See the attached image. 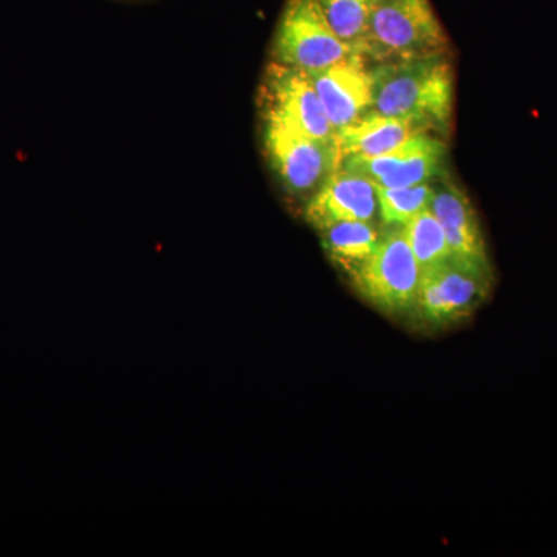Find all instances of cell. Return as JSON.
Instances as JSON below:
<instances>
[{
    "instance_id": "cell-5",
    "label": "cell",
    "mask_w": 557,
    "mask_h": 557,
    "mask_svg": "<svg viewBox=\"0 0 557 557\" xmlns=\"http://www.w3.org/2000/svg\"><path fill=\"white\" fill-rule=\"evenodd\" d=\"M357 51L330 27L314 0H287L273 36L274 62L306 73L327 69Z\"/></svg>"
},
{
    "instance_id": "cell-16",
    "label": "cell",
    "mask_w": 557,
    "mask_h": 557,
    "mask_svg": "<svg viewBox=\"0 0 557 557\" xmlns=\"http://www.w3.org/2000/svg\"><path fill=\"white\" fill-rule=\"evenodd\" d=\"M379 218L386 228H401L418 212L429 208L432 199V183L409 188H383L376 185Z\"/></svg>"
},
{
    "instance_id": "cell-8",
    "label": "cell",
    "mask_w": 557,
    "mask_h": 557,
    "mask_svg": "<svg viewBox=\"0 0 557 557\" xmlns=\"http://www.w3.org/2000/svg\"><path fill=\"white\" fill-rule=\"evenodd\" d=\"M448 146L431 132H417L392 152L376 157H347L344 170L357 172L383 188H409L432 183L445 170Z\"/></svg>"
},
{
    "instance_id": "cell-9",
    "label": "cell",
    "mask_w": 557,
    "mask_h": 557,
    "mask_svg": "<svg viewBox=\"0 0 557 557\" xmlns=\"http://www.w3.org/2000/svg\"><path fill=\"white\" fill-rule=\"evenodd\" d=\"M304 214L317 231L341 222H375L379 218L376 185L364 175L338 168L307 200Z\"/></svg>"
},
{
    "instance_id": "cell-4",
    "label": "cell",
    "mask_w": 557,
    "mask_h": 557,
    "mask_svg": "<svg viewBox=\"0 0 557 557\" xmlns=\"http://www.w3.org/2000/svg\"><path fill=\"white\" fill-rule=\"evenodd\" d=\"M421 269L401 228H386L379 247L354 276L362 299L387 317H413Z\"/></svg>"
},
{
    "instance_id": "cell-12",
    "label": "cell",
    "mask_w": 557,
    "mask_h": 557,
    "mask_svg": "<svg viewBox=\"0 0 557 557\" xmlns=\"http://www.w3.org/2000/svg\"><path fill=\"white\" fill-rule=\"evenodd\" d=\"M416 127L406 121L391 119L370 110L364 116L336 132V148L341 161L347 157H376L392 152L409 137Z\"/></svg>"
},
{
    "instance_id": "cell-1",
    "label": "cell",
    "mask_w": 557,
    "mask_h": 557,
    "mask_svg": "<svg viewBox=\"0 0 557 557\" xmlns=\"http://www.w3.org/2000/svg\"><path fill=\"white\" fill-rule=\"evenodd\" d=\"M373 112L412 124L417 131H449L454 70L448 54L370 65Z\"/></svg>"
},
{
    "instance_id": "cell-7",
    "label": "cell",
    "mask_w": 557,
    "mask_h": 557,
    "mask_svg": "<svg viewBox=\"0 0 557 557\" xmlns=\"http://www.w3.org/2000/svg\"><path fill=\"white\" fill-rule=\"evenodd\" d=\"M262 119L276 120L289 129L324 143H336L310 76L302 70L271 61L260 87Z\"/></svg>"
},
{
    "instance_id": "cell-15",
    "label": "cell",
    "mask_w": 557,
    "mask_h": 557,
    "mask_svg": "<svg viewBox=\"0 0 557 557\" xmlns=\"http://www.w3.org/2000/svg\"><path fill=\"white\" fill-rule=\"evenodd\" d=\"M401 230L420 269H426L449 258L450 249L445 231L431 208L418 212L416 218L401 226Z\"/></svg>"
},
{
    "instance_id": "cell-13",
    "label": "cell",
    "mask_w": 557,
    "mask_h": 557,
    "mask_svg": "<svg viewBox=\"0 0 557 557\" xmlns=\"http://www.w3.org/2000/svg\"><path fill=\"white\" fill-rule=\"evenodd\" d=\"M319 234L333 265L350 278L379 247L383 231L375 222H341Z\"/></svg>"
},
{
    "instance_id": "cell-2",
    "label": "cell",
    "mask_w": 557,
    "mask_h": 557,
    "mask_svg": "<svg viewBox=\"0 0 557 557\" xmlns=\"http://www.w3.org/2000/svg\"><path fill=\"white\" fill-rule=\"evenodd\" d=\"M449 39L431 0H379L359 57L370 65L446 54Z\"/></svg>"
},
{
    "instance_id": "cell-14",
    "label": "cell",
    "mask_w": 557,
    "mask_h": 557,
    "mask_svg": "<svg viewBox=\"0 0 557 557\" xmlns=\"http://www.w3.org/2000/svg\"><path fill=\"white\" fill-rule=\"evenodd\" d=\"M319 10L344 42L357 54L368 33L370 17L379 0H314Z\"/></svg>"
},
{
    "instance_id": "cell-3",
    "label": "cell",
    "mask_w": 557,
    "mask_h": 557,
    "mask_svg": "<svg viewBox=\"0 0 557 557\" xmlns=\"http://www.w3.org/2000/svg\"><path fill=\"white\" fill-rule=\"evenodd\" d=\"M493 263L449 256L421 269L413 317L424 327H450L471 317L493 292Z\"/></svg>"
},
{
    "instance_id": "cell-6",
    "label": "cell",
    "mask_w": 557,
    "mask_h": 557,
    "mask_svg": "<svg viewBox=\"0 0 557 557\" xmlns=\"http://www.w3.org/2000/svg\"><path fill=\"white\" fill-rule=\"evenodd\" d=\"M262 121L263 150L282 188L293 197L310 199L341 166L336 143L307 137L276 120Z\"/></svg>"
},
{
    "instance_id": "cell-10",
    "label": "cell",
    "mask_w": 557,
    "mask_h": 557,
    "mask_svg": "<svg viewBox=\"0 0 557 557\" xmlns=\"http://www.w3.org/2000/svg\"><path fill=\"white\" fill-rule=\"evenodd\" d=\"M307 75L336 132L372 110V72L369 62L359 54Z\"/></svg>"
},
{
    "instance_id": "cell-11",
    "label": "cell",
    "mask_w": 557,
    "mask_h": 557,
    "mask_svg": "<svg viewBox=\"0 0 557 557\" xmlns=\"http://www.w3.org/2000/svg\"><path fill=\"white\" fill-rule=\"evenodd\" d=\"M429 208L445 231L450 256L491 262L478 212L463 189L450 182L432 185Z\"/></svg>"
}]
</instances>
